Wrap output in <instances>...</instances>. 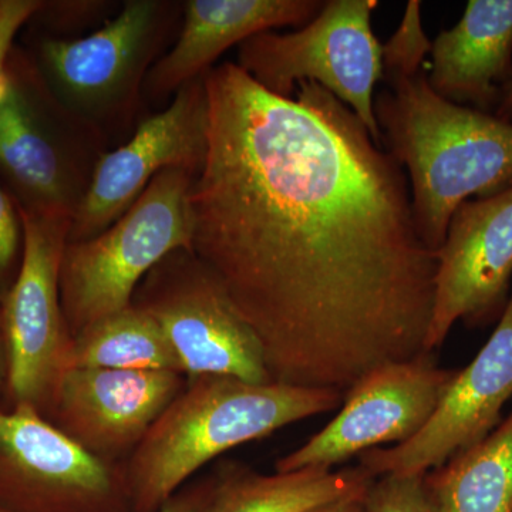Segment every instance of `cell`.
Returning a JSON list of instances; mask_svg holds the SVG:
<instances>
[{"mask_svg": "<svg viewBox=\"0 0 512 512\" xmlns=\"http://www.w3.org/2000/svg\"><path fill=\"white\" fill-rule=\"evenodd\" d=\"M205 86L192 252L254 330L272 382L346 394L429 355L439 256L402 165L319 84L284 99L228 62Z\"/></svg>", "mask_w": 512, "mask_h": 512, "instance_id": "1", "label": "cell"}, {"mask_svg": "<svg viewBox=\"0 0 512 512\" xmlns=\"http://www.w3.org/2000/svg\"><path fill=\"white\" fill-rule=\"evenodd\" d=\"M375 116L387 151L409 174L414 222L433 251L464 201L512 187V121L443 99L426 70L383 83Z\"/></svg>", "mask_w": 512, "mask_h": 512, "instance_id": "2", "label": "cell"}, {"mask_svg": "<svg viewBox=\"0 0 512 512\" xmlns=\"http://www.w3.org/2000/svg\"><path fill=\"white\" fill-rule=\"evenodd\" d=\"M126 464L137 512H156L215 457L289 424L328 413L345 400L335 389L249 383L231 376L188 380Z\"/></svg>", "mask_w": 512, "mask_h": 512, "instance_id": "3", "label": "cell"}, {"mask_svg": "<svg viewBox=\"0 0 512 512\" xmlns=\"http://www.w3.org/2000/svg\"><path fill=\"white\" fill-rule=\"evenodd\" d=\"M183 6L127 0L92 35L40 40L37 70L64 109L109 141L137 119L148 73L173 39Z\"/></svg>", "mask_w": 512, "mask_h": 512, "instance_id": "4", "label": "cell"}, {"mask_svg": "<svg viewBox=\"0 0 512 512\" xmlns=\"http://www.w3.org/2000/svg\"><path fill=\"white\" fill-rule=\"evenodd\" d=\"M195 175L168 168L130 210L97 237L67 242L60 266V299L72 336L133 305L138 285L180 249L192 251Z\"/></svg>", "mask_w": 512, "mask_h": 512, "instance_id": "5", "label": "cell"}, {"mask_svg": "<svg viewBox=\"0 0 512 512\" xmlns=\"http://www.w3.org/2000/svg\"><path fill=\"white\" fill-rule=\"evenodd\" d=\"M107 143L55 99L35 62L13 50L0 86V171L18 207L72 220Z\"/></svg>", "mask_w": 512, "mask_h": 512, "instance_id": "6", "label": "cell"}, {"mask_svg": "<svg viewBox=\"0 0 512 512\" xmlns=\"http://www.w3.org/2000/svg\"><path fill=\"white\" fill-rule=\"evenodd\" d=\"M377 0H329L318 15L292 33L265 32L238 46V66L262 89L292 99L312 82L345 103L382 141L375 116L383 76V45L372 29Z\"/></svg>", "mask_w": 512, "mask_h": 512, "instance_id": "7", "label": "cell"}, {"mask_svg": "<svg viewBox=\"0 0 512 512\" xmlns=\"http://www.w3.org/2000/svg\"><path fill=\"white\" fill-rule=\"evenodd\" d=\"M133 305L156 320L188 380L212 375L272 382L254 330L194 252L180 249L154 266Z\"/></svg>", "mask_w": 512, "mask_h": 512, "instance_id": "8", "label": "cell"}, {"mask_svg": "<svg viewBox=\"0 0 512 512\" xmlns=\"http://www.w3.org/2000/svg\"><path fill=\"white\" fill-rule=\"evenodd\" d=\"M19 214L22 259L0 311L6 383L15 406L42 413L67 369L73 343L60 299V266L72 220L20 207Z\"/></svg>", "mask_w": 512, "mask_h": 512, "instance_id": "9", "label": "cell"}, {"mask_svg": "<svg viewBox=\"0 0 512 512\" xmlns=\"http://www.w3.org/2000/svg\"><path fill=\"white\" fill-rule=\"evenodd\" d=\"M205 76L185 84L167 109L137 124L126 143L100 158L70 225L69 241L97 237L120 220L148 184L168 168L197 177L208 151Z\"/></svg>", "mask_w": 512, "mask_h": 512, "instance_id": "10", "label": "cell"}, {"mask_svg": "<svg viewBox=\"0 0 512 512\" xmlns=\"http://www.w3.org/2000/svg\"><path fill=\"white\" fill-rule=\"evenodd\" d=\"M429 355L377 367L346 393L328 426L279 458L275 473L330 468L356 454L416 436L439 406L457 372L441 369Z\"/></svg>", "mask_w": 512, "mask_h": 512, "instance_id": "11", "label": "cell"}, {"mask_svg": "<svg viewBox=\"0 0 512 512\" xmlns=\"http://www.w3.org/2000/svg\"><path fill=\"white\" fill-rule=\"evenodd\" d=\"M0 491L57 512H99L130 497L126 468L93 456L26 404L0 412Z\"/></svg>", "mask_w": 512, "mask_h": 512, "instance_id": "12", "label": "cell"}, {"mask_svg": "<svg viewBox=\"0 0 512 512\" xmlns=\"http://www.w3.org/2000/svg\"><path fill=\"white\" fill-rule=\"evenodd\" d=\"M437 256L427 353L439 348L458 320L483 325L503 313L512 284V187L464 201Z\"/></svg>", "mask_w": 512, "mask_h": 512, "instance_id": "13", "label": "cell"}, {"mask_svg": "<svg viewBox=\"0 0 512 512\" xmlns=\"http://www.w3.org/2000/svg\"><path fill=\"white\" fill-rule=\"evenodd\" d=\"M512 397V292L500 322L476 359L457 372L439 406L412 439L360 454L372 476L426 474L480 443L500 423Z\"/></svg>", "mask_w": 512, "mask_h": 512, "instance_id": "14", "label": "cell"}, {"mask_svg": "<svg viewBox=\"0 0 512 512\" xmlns=\"http://www.w3.org/2000/svg\"><path fill=\"white\" fill-rule=\"evenodd\" d=\"M184 387V375L168 370L67 369L46 409L57 429L84 450L117 464Z\"/></svg>", "mask_w": 512, "mask_h": 512, "instance_id": "15", "label": "cell"}, {"mask_svg": "<svg viewBox=\"0 0 512 512\" xmlns=\"http://www.w3.org/2000/svg\"><path fill=\"white\" fill-rule=\"evenodd\" d=\"M320 0H188L183 25L168 52L148 73L144 94L163 99L207 76L232 46L286 26H305L323 8Z\"/></svg>", "mask_w": 512, "mask_h": 512, "instance_id": "16", "label": "cell"}, {"mask_svg": "<svg viewBox=\"0 0 512 512\" xmlns=\"http://www.w3.org/2000/svg\"><path fill=\"white\" fill-rule=\"evenodd\" d=\"M431 89L451 103L494 114L512 80V0H470L431 45Z\"/></svg>", "mask_w": 512, "mask_h": 512, "instance_id": "17", "label": "cell"}, {"mask_svg": "<svg viewBox=\"0 0 512 512\" xmlns=\"http://www.w3.org/2000/svg\"><path fill=\"white\" fill-rule=\"evenodd\" d=\"M373 476L365 468H303L292 473H225L207 512H306L366 491Z\"/></svg>", "mask_w": 512, "mask_h": 512, "instance_id": "18", "label": "cell"}, {"mask_svg": "<svg viewBox=\"0 0 512 512\" xmlns=\"http://www.w3.org/2000/svg\"><path fill=\"white\" fill-rule=\"evenodd\" d=\"M427 483L440 512H512V412Z\"/></svg>", "mask_w": 512, "mask_h": 512, "instance_id": "19", "label": "cell"}, {"mask_svg": "<svg viewBox=\"0 0 512 512\" xmlns=\"http://www.w3.org/2000/svg\"><path fill=\"white\" fill-rule=\"evenodd\" d=\"M83 367L168 370L183 375L163 330L153 316L134 305L97 320L74 336L67 369Z\"/></svg>", "mask_w": 512, "mask_h": 512, "instance_id": "20", "label": "cell"}, {"mask_svg": "<svg viewBox=\"0 0 512 512\" xmlns=\"http://www.w3.org/2000/svg\"><path fill=\"white\" fill-rule=\"evenodd\" d=\"M433 42L423 29L421 3H407L402 23L394 35L383 45L382 82L410 79L424 69V59L431 52Z\"/></svg>", "mask_w": 512, "mask_h": 512, "instance_id": "21", "label": "cell"}, {"mask_svg": "<svg viewBox=\"0 0 512 512\" xmlns=\"http://www.w3.org/2000/svg\"><path fill=\"white\" fill-rule=\"evenodd\" d=\"M363 512H440L424 474H387L372 483Z\"/></svg>", "mask_w": 512, "mask_h": 512, "instance_id": "22", "label": "cell"}, {"mask_svg": "<svg viewBox=\"0 0 512 512\" xmlns=\"http://www.w3.org/2000/svg\"><path fill=\"white\" fill-rule=\"evenodd\" d=\"M42 5L39 0H0V84L5 80L16 35Z\"/></svg>", "mask_w": 512, "mask_h": 512, "instance_id": "23", "label": "cell"}, {"mask_svg": "<svg viewBox=\"0 0 512 512\" xmlns=\"http://www.w3.org/2000/svg\"><path fill=\"white\" fill-rule=\"evenodd\" d=\"M22 242V220L18 202L0 188V276L5 275L15 264Z\"/></svg>", "mask_w": 512, "mask_h": 512, "instance_id": "24", "label": "cell"}, {"mask_svg": "<svg viewBox=\"0 0 512 512\" xmlns=\"http://www.w3.org/2000/svg\"><path fill=\"white\" fill-rule=\"evenodd\" d=\"M106 2H43L42 12H46V18L52 22L63 23V26H83L86 23L96 22L100 13L107 8Z\"/></svg>", "mask_w": 512, "mask_h": 512, "instance_id": "25", "label": "cell"}, {"mask_svg": "<svg viewBox=\"0 0 512 512\" xmlns=\"http://www.w3.org/2000/svg\"><path fill=\"white\" fill-rule=\"evenodd\" d=\"M217 484L218 478L205 481L204 484L191 488L187 493L171 498L164 507H161L156 512H207L208 508H210L212 497H214Z\"/></svg>", "mask_w": 512, "mask_h": 512, "instance_id": "26", "label": "cell"}, {"mask_svg": "<svg viewBox=\"0 0 512 512\" xmlns=\"http://www.w3.org/2000/svg\"><path fill=\"white\" fill-rule=\"evenodd\" d=\"M367 490L348 495V497L340 498V500L332 501V503L319 505V507L306 512H363Z\"/></svg>", "mask_w": 512, "mask_h": 512, "instance_id": "27", "label": "cell"}, {"mask_svg": "<svg viewBox=\"0 0 512 512\" xmlns=\"http://www.w3.org/2000/svg\"><path fill=\"white\" fill-rule=\"evenodd\" d=\"M494 114L498 119L512 121V80L505 86L503 94H501L500 104H498Z\"/></svg>", "mask_w": 512, "mask_h": 512, "instance_id": "28", "label": "cell"}, {"mask_svg": "<svg viewBox=\"0 0 512 512\" xmlns=\"http://www.w3.org/2000/svg\"><path fill=\"white\" fill-rule=\"evenodd\" d=\"M3 377H6V355L5 342H3L2 322H0V384H2Z\"/></svg>", "mask_w": 512, "mask_h": 512, "instance_id": "29", "label": "cell"}]
</instances>
